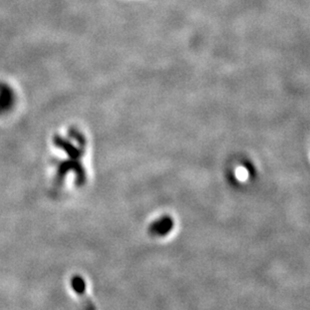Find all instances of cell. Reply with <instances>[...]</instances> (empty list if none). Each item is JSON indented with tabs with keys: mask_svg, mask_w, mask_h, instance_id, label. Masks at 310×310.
I'll return each instance as SVG.
<instances>
[{
	"mask_svg": "<svg viewBox=\"0 0 310 310\" xmlns=\"http://www.w3.org/2000/svg\"><path fill=\"white\" fill-rule=\"evenodd\" d=\"M172 227V222L169 219H163L153 226V230L157 234H165Z\"/></svg>",
	"mask_w": 310,
	"mask_h": 310,
	"instance_id": "cell-3",
	"label": "cell"
},
{
	"mask_svg": "<svg viewBox=\"0 0 310 310\" xmlns=\"http://www.w3.org/2000/svg\"><path fill=\"white\" fill-rule=\"evenodd\" d=\"M14 103V94L12 90L4 85L0 84V115L9 112Z\"/></svg>",
	"mask_w": 310,
	"mask_h": 310,
	"instance_id": "cell-2",
	"label": "cell"
},
{
	"mask_svg": "<svg viewBox=\"0 0 310 310\" xmlns=\"http://www.w3.org/2000/svg\"><path fill=\"white\" fill-rule=\"evenodd\" d=\"M54 144L57 148L63 150L68 156V159L61 162L58 166L56 183L58 185H62L63 181L66 179L69 173L74 172L77 185H82L85 181V174L79 159L83 154V136L78 131L72 129L69 135V139L60 135H56L54 138Z\"/></svg>",
	"mask_w": 310,
	"mask_h": 310,
	"instance_id": "cell-1",
	"label": "cell"
},
{
	"mask_svg": "<svg viewBox=\"0 0 310 310\" xmlns=\"http://www.w3.org/2000/svg\"><path fill=\"white\" fill-rule=\"evenodd\" d=\"M72 287L78 294H82L85 290V282L81 276L76 275L72 279Z\"/></svg>",
	"mask_w": 310,
	"mask_h": 310,
	"instance_id": "cell-4",
	"label": "cell"
}]
</instances>
